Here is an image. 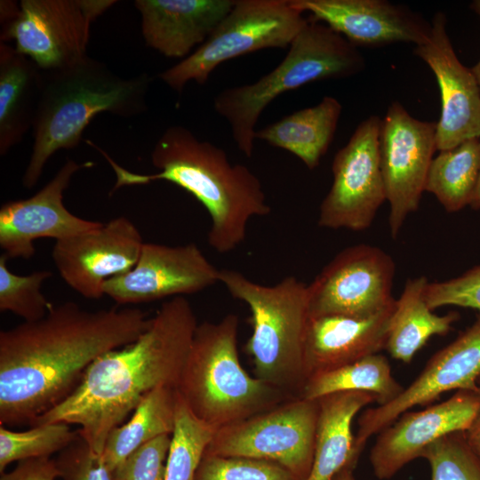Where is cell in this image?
Listing matches in <instances>:
<instances>
[{
    "label": "cell",
    "mask_w": 480,
    "mask_h": 480,
    "mask_svg": "<svg viewBox=\"0 0 480 480\" xmlns=\"http://www.w3.org/2000/svg\"><path fill=\"white\" fill-rule=\"evenodd\" d=\"M151 318L138 308L53 305L0 332V425L28 424L64 401L104 353L136 340Z\"/></svg>",
    "instance_id": "cell-1"
},
{
    "label": "cell",
    "mask_w": 480,
    "mask_h": 480,
    "mask_svg": "<svg viewBox=\"0 0 480 480\" xmlns=\"http://www.w3.org/2000/svg\"><path fill=\"white\" fill-rule=\"evenodd\" d=\"M197 324L184 296L165 301L136 340L99 356L77 388L29 426L78 425V435L101 454L111 430L152 390L177 388Z\"/></svg>",
    "instance_id": "cell-2"
},
{
    "label": "cell",
    "mask_w": 480,
    "mask_h": 480,
    "mask_svg": "<svg viewBox=\"0 0 480 480\" xmlns=\"http://www.w3.org/2000/svg\"><path fill=\"white\" fill-rule=\"evenodd\" d=\"M86 143L105 157L115 172L110 194L122 187L156 180L172 182L190 193L210 216L207 241L219 253L237 248L245 239L249 221L271 212L260 179L249 168L231 164L221 148L200 140L180 124L169 126L156 142L150 158L158 172L151 174L130 172L92 141Z\"/></svg>",
    "instance_id": "cell-3"
},
{
    "label": "cell",
    "mask_w": 480,
    "mask_h": 480,
    "mask_svg": "<svg viewBox=\"0 0 480 480\" xmlns=\"http://www.w3.org/2000/svg\"><path fill=\"white\" fill-rule=\"evenodd\" d=\"M44 82L33 124L34 143L22 185L40 180L50 157L76 148L84 129L100 113L133 117L147 111L152 78L147 73L124 78L88 56L68 67L43 71Z\"/></svg>",
    "instance_id": "cell-4"
},
{
    "label": "cell",
    "mask_w": 480,
    "mask_h": 480,
    "mask_svg": "<svg viewBox=\"0 0 480 480\" xmlns=\"http://www.w3.org/2000/svg\"><path fill=\"white\" fill-rule=\"evenodd\" d=\"M238 326L235 314L198 324L177 385L193 414L216 430L295 397L244 371Z\"/></svg>",
    "instance_id": "cell-5"
},
{
    "label": "cell",
    "mask_w": 480,
    "mask_h": 480,
    "mask_svg": "<svg viewBox=\"0 0 480 480\" xmlns=\"http://www.w3.org/2000/svg\"><path fill=\"white\" fill-rule=\"evenodd\" d=\"M288 48L270 72L252 84L226 88L213 100L215 112L227 121L237 148L247 157L253 153L260 115L278 96L309 83L356 75L365 65L356 46L309 19Z\"/></svg>",
    "instance_id": "cell-6"
},
{
    "label": "cell",
    "mask_w": 480,
    "mask_h": 480,
    "mask_svg": "<svg viewBox=\"0 0 480 480\" xmlns=\"http://www.w3.org/2000/svg\"><path fill=\"white\" fill-rule=\"evenodd\" d=\"M220 283L250 308L252 332L244 348L255 377L299 397L306 382L303 355L310 319L308 285L293 276L264 285L228 268L220 269Z\"/></svg>",
    "instance_id": "cell-7"
},
{
    "label": "cell",
    "mask_w": 480,
    "mask_h": 480,
    "mask_svg": "<svg viewBox=\"0 0 480 480\" xmlns=\"http://www.w3.org/2000/svg\"><path fill=\"white\" fill-rule=\"evenodd\" d=\"M308 21L290 0H235L208 39L158 77L178 92L190 81L204 84L225 61L263 49L289 47Z\"/></svg>",
    "instance_id": "cell-8"
},
{
    "label": "cell",
    "mask_w": 480,
    "mask_h": 480,
    "mask_svg": "<svg viewBox=\"0 0 480 480\" xmlns=\"http://www.w3.org/2000/svg\"><path fill=\"white\" fill-rule=\"evenodd\" d=\"M319 411L318 399H288L218 429L205 452L272 461L298 480H306L314 458Z\"/></svg>",
    "instance_id": "cell-9"
},
{
    "label": "cell",
    "mask_w": 480,
    "mask_h": 480,
    "mask_svg": "<svg viewBox=\"0 0 480 480\" xmlns=\"http://www.w3.org/2000/svg\"><path fill=\"white\" fill-rule=\"evenodd\" d=\"M115 0H22L17 19L1 30L0 42L15 48L43 71L60 69L87 56L91 23Z\"/></svg>",
    "instance_id": "cell-10"
},
{
    "label": "cell",
    "mask_w": 480,
    "mask_h": 480,
    "mask_svg": "<svg viewBox=\"0 0 480 480\" xmlns=\"http://www.w3.org/2000/svg\"><path fill=\"white\" fill-rule=\"evenodd\" d=\"M380 126L379 116L365 118L334 156L332 183L320 205V227L364 230L387 201L380 158Z\"/></svg>",
    "instance_id": "cell-11"
},
{
    "label": "cell",
    "mask_w": 480,
    "mask_h": 480,
    "mask_svg": "<svg viewBox=\"0 0 480 480\" xmlns=\"http://www.w3.org/2000/svg\"><path fill=\"white\" fill-rule=\"evenodd\" d=\"M394 276V260L380 248L347 247L308 285L309 316L376 315L396 302Z\"/></svg>",
    "instance_id": "cell-12"
},
{
    "label": "cell",
    "mask_w": 480,
    "mask_h": 480,
    "mask_svg": "<svg viewBox=\"0 0 480 480\" xmlns=\"http://www.w3.org/2000/svg\"><path fill=\"white\" fill-rule=\"evenodd\" d=\"M436 123L412 117L392 102L381 119L380 158L387 201L388 227L396 238L409 214L420 202L436 146Z\"/></svg>",
    "instance_id": "cell-13"
},
{
    "label": "cell",
    "mask_w": 480,
    "mask_h": 480,
    "mask_svg": "<svg viewBox=\"0 0 480 480\" xmlns=\"http://www.w3.org/2000/svg\"><path fill=\"white\" fill-rule=\"evenodd\" d=\"M480 313L452 343L428 361L417 378L392 401L367 409L358 420L354 453L359 459L367 441L417 405L428 404L452 390L480 391Z\"/></svg>",
    "instance_id": "cell-14"
},
{
    "label": "cell",
    "mask_w": 480,
    "mask_h": 480,
    "mask_svg": "<svg viewBox=\"0 0 480 480\" xmlns=\"http://www.w3.org/2000/svg\"><path fill=\"white\" fill-rule=\"evenodd\" d=\"M216 268L194 243H144L136 264L107 280L103 293L119 305L196 293L220 283Z\"/></svg>",
    "instance_id": "cell-15"
},
{
    "label": "cell",
    "mask_w": 480,
    "mask_h": 480,
    "mask_svg": "<svg viewBox=\"0 0 480 480\" xmlns=\"http://www.w3.org/2000/svg\"><path fill=\"white\" fill-rule=\"evenodd\" d=\"M144 244L127 217H116L98 228L55 241L52 261L63 281L86 299L101 298L104 283L129 271Z\"/></svg>",
    "instance_id": "cell-16"
},
{
    "label": "cell",
    "mask_w": 480,
    "mask_h": 480,
    "mask_svg": "<svg viewBox=\"0 0 480 480\" xmlns=\"http://www.w3.org/2000/svg\"><path fill=\"white\" fill-rule=\"evenodd\" d=\"M92 162L67 158L52 179L32 196L4 204L0 209V247L8 259L28 260L40 238L62 240L93 230L103 223L70 212L63 196L75 173L90 168Z\"/></svg>",
    "instance_id": "cell-17"
},
{
    "label": "cell",
    "mask_w": 480,
    "mask_h": 480,
    "mask_svg": "<svg viewBox=\"0 0 480 480\" xmlns=\"http://www.w3.org/2000/svg\"><path fill=\"white\" fill-rule=\"evenodd\" d=\"M480 411V391L459 390L447 400L419 412H405L382 429L370 452L375 476H394L438 439L466 432Z\"/></svg>",
    "instance_id": "cell-18"
},
{
    "label": "cell",
    "mask_w": 480,
    "mask_h": 480,
    "mask_svg": "<svg viewBox=\"0 0 480 480\" xmlns=\"http://www.w3.org/2000/svg\"><path fill=\"white\" fill-rule=\"evenodd\" d=\"M427 39L413 52L431 68L441 94L436 123V150L455 148L480 138V89L471 69L458 59L446 30L445 15L436 12Z\"/></svg>",
    "instance_id": "cell-19"
},
{
    "label": "cell",
    "mask_w": 480,
    "mask_h": 480,
    "mask_svg": "<svg viewBox=\"0 0 480 480\" xmlns=\"http://www.w3.org/2000/svg\"><path fill=\"white\" fill-rule=\"evenodd\" d=\"M309 20L322 22L355 46H415L429 35L431 23L405 5L386 0H290Z\"/></svg>",
    "instance_id": "cell-20"
},
{
    "label": "cell",
    "mask_w": 480,
    "mask_h": 480,
    "mask_svg": "<svg viewBox=\"0 0 480 480\" xmlns=\"http://www.w3.org/2000/svg\"><path fill=\"white\" fill-rule=\"evenodd\" d=\"M395 307L396 302L367 317H311L304 344L306 381L316 374L335 370L386 348Z\"/></svg>",
    "instance_id": "cell-21"
},
{
    "label": "cell",
    "mask_w": 480,
    "mask_h": 480,
    "mask_svg": "<svg viewBox=\"0 0 480 480\" xmlns=\"http://www.w3.org/2000/svg\"><path fill=\"white\" fill-rule=\"evenodd\" d=\"M235 0H136L146 44L169 58L185 59L213 33Z\"/></svg>",
    "instance_id": "cell-22"
},
{
    "label": "cell",
    "mask_w": 480,
    "mask_h": 480,
    "mask_svg": "<svg viewBox=\"0 0 480 480\" xmlns=\"http://www.w3.org/2000/svg\"><path fill=\"white\" fill-rule=\"evenodd\" d=\"M43 82V70L31 59L0 42L1 156L33 127Z\"/></svg>",
    "instance_id": "cell-23"
},
{
    "label": "cell",
    "mask_w": 480,
    "mask_h": 480,
    "mask_svg": "<svg viewBox=\"0 0 480 480\" xmlns=\"http://www.w3.org/2000/svg\"><path fill=\"white\" fill-rule=\"evenodd\" d=\"M318 400L314 458L306 480H332L346 466L356 467L353 419L364 407L376 403V398L366 392L345 391Z\"/></svg>",
    "instance_id": "cell-24"
},
{
    "label": "cell",
    "mask_w": 480,
    "mask_h": 480,
    "mask_svg": "<svg viewBox=\"0 0 480 480\" xmlns=\"http://www.w3.org/2000/svg\"><path fill=\"white\" fill-rule=\"evenodd\" d=\"M341 111L342 106L336 98L324 96L314 107L297 110L256 130L255 140L292 153L313 170L333 140Z\"/></svg>",
    "instance_id": "cell-25"
},
{
    "label": "cell",
    "mask_w": 480,
    "mask_h": 480,
    "mask_svg": "<svg viewBox=\"0 0 480 480\" xmlns=\"http://www.w3.org/2000/svg\"><path fill=\"white\" fill-rule=\"evenodd\" d=\"M428 278L409 279L390 318L386 349L390 356L409 364L415 354L435 335L449 332L460 316L455 312L439 316L425 300Z\"/></svg>",
    "instance_id": "cell-26"
},
{
    "label": "cell",
    "mask_w": 480,
    "mask_h": 480,
    "mask_svg": "<svg viewBox=\"0 0 480 480\" xmlns=\"http://www.w3.org/2000/svg\"><path fill=\"white\" fill-rule=\"evenodd\" d=\"M176 402V388H156L140 402L128 420L111 430L101 453L111 472L145 444L172 434Z\"/></svg>",
    "instance_id": "cell-27"
},
{
    "label": "cell",
    "mask_w": 480,
    "mask_h": 480,
    "mask_svg": "<svg viewBox=\"0 0 480 480\" xmlns=\"http://www.w3.org/2000/svg\"><path fill=\"white\" fill-rule=\"evenodd\" d=\"M403 389L392 375L388 358L377 353L308 378L299 397L316 400L338 392L358 391L373 395L377 405H383Z\"/></svg>",
    "instance_id": "cell-28"
},
{
    "label": "cell",
    "mask_w": 480,
    "mask_h": 480,
    "mask_svg": "<svg viewBox=\"0 0 480 480\" xmlns=\"http://www.w3.org/2000/svg\"><path fill=\"white\" fill-rule=\"evenodd\" d=\"M480 171V138L441 150L433 158L425 191L433 194L448 212L470 205Z\"/></svg>",
    "instance_id": "cell-29"
},
{
    "label": "cell",
    "mask_w": 480,
    "mask_h": 480,
    "mask_svg": "<svg viewBox=\"0 0 480 480\" xmlns=\"http://www.w3.org/2000/svg\"><path fill=\"white\" fill-rule=\"evenodd\" d=\"M216 431L193 414L177 391L165 480H195L201 460Z\"/></svg>",
    "instance_id": "cell-30"
},
{
    "label": "cell",
    "mask_w": 480,
    "mask_h": 480,
    "mask_svg": "<svg viewBox=\"0 0 480 480\" xmlns=\"http://www.w3.org/2000/svg\"><path fill=\"white\" fill-rule=\"evenodd\" d=\"M77 436V429L74 431L69 424L62 422L40 424L24 431L0 425V471L3 473L14 461L50 457Z\"/></svg>",
    "instance_id": "cell-31"
},
{
    "label": "cell",
    "mask_w": 480,
    "mask_h": 480,
    "mask_svg": "<svg viewBox=\"0 0 480 480\" xmlns=\"http://www.w3.org/2000/svg\"><path fill=\"white\" fill-rule=\"evenodd\" d=\"M8 258L0 257V310L11 312L26 322L43 318L53 306L42 292L43 284L52 274L48 270L19 275L7 266Z\"/></svg>",
    "instance_id": "cell-32"
},
{
    "label": "cell",
    "mask_w": 480,
    "mask_h": 480,
    "mask_svg": "<svg viewBox=\"0 0 480 480\" xmlns=\"http://www.w3.org/2000/svg\"><path fill=\"white\" fill-rule=\"evenodd\" d=\"M421 458L431 468V480H480V459L465 432L449 434L427 447Z\"/></svg>",
    "instance_id": "cell-33"
},
{
    "label": "cell",
    "mask_w": 480,
    "mask_h": 480,
    "mask_svg": "<svg viewBox=\"0 0 480 480\" xmlns=\"http://www.w3.org/2000/svg\"><path fill=\"white\" fill-rule=\"evenodd\" d=\"M195 480H298L281 465L264 460L223 457L204 452Z\"/></svg>",
    "instance_id": "cell-34"
},
{
    "label": "cell",
    "mask_w": 480,
    "mask_h": 480,
    "mask_svg": "<svg viewBox=\"0 0 480 480\" xmlns=\"http://www.w3.org/2000/svg\"><path fill=\"white\" fill-rule=\"evenodd\" d=\"M172 435L145 444L113 471V480H165L166 460Z\"/></svg>",
    "instance_id": "cell-35"
},
{
    "label": "cell",
    "mask_w": 480,
    "mask_h": 480,
    "mask_svg": "<svg viewBox=\"0 0 480 480\" xmlns=\"http://www.w3.org/2000/svg\"><path fill=\"white\" fill-rule=\"evenodd\" d=\"M425 300L432 310L456 306L480 311V266L449 280L428 282Z\"/></svg>",
    "instance_id": "cell-36"
},
{
    "label": "cell",
    "mask_w": 480,
    "mask_h": 480,
    "mask_svg": "<svg viewBox=\"0 0 480 480\" xmlns=\"http://www.w3.org/2000/svg\"><path fill=\"white\" fill-rule=\"evenodd\" d=\"M56 462L64 480H113L101 454L94 452L79 435L60 452Z\"/></svg>",
    "instance_id": "cell-37"
},
{
    "label": "cell",
    "mask_w": 480,
    "mask_h": 480,
    "mask_svg": "<svg viewBox=\"0 0 480 480\" xmlns=\"http://www.w3.org/2000/svg\"><path fill=\"white\" fill-rule=\"evenodd\" d=\"M61 476L56 460L50 457L24 460L10 472H3L0 480H55Z\"/></svg>",
    "instance_id": "cell-38"
},
{
    "label": "cell",
    "mask_w": 480,
    "mask_h": 480,
    "mask_svg": "<svg viewBox=\"0 0 480 480\" xmlns=\"http://www.w3.org/2000/svg\"><path fill=\"white\" fill-rule=\"evenodd\" d=\"M1 30L10 26L19 16L20 5L15 1L0 2Z\"/></svg>",
    "instance_id": "cell-39"
},
{
    "label": "cell",
    "mask_w": 480,
    "mask_h": 480,
    "mask_svg": "<svg viewBox=\"0 0 480 480\" xmlns=\"http://www.w3.org/2000/svg\"><path fill=\"white\" fill-rule=\"evenodd\" d=\"M465 435L468 444L480 459V411Z\"/></svg>",
    "instance_id": "cell-40"
},
{
    "label": "cell",
    "mask_w": 480,
    "mask_h": 480,
    "mask_svg": "<svg viewBox=\"0 0 480 480\" xmlns=\"http://www.w3.org/2000/svg\"><path fill=\"white\" fill-rule=\"evenodd\" d=\"M471 8L475 11L480 17V0L473 2ZM472 73L474 74L476 82L480 89V60L479 61L471 68Z\"/></svg>",
    "instance_id": "cell-41"
},
{
    "label": "cell",
    "mask_w": 480,
    "mask_h": 480,
    "mask_svg": "<svg viewBox=\"0 0 480 480\" xmlns=\"http://www.w3.org/2000/svg\"><path fill=\"white\" fill-rule=\"evenodd\" d=\"M355 467L346 466L332 480H356L353 476Z\"/></svg>",
    "instance_id": "cell-42"
},
{
    "label": "cell",
    "mask_w": 480,
    "mask_h": 480,
    "mask_svg": "<svg viewBox=\"0 0 480 480\" xmlns=\"http://www.w3.org/2000/svg\"><path fill=\"white\" fill-rule=\"evenodd\" d=\"M470 206L475 210L480 209V171H479V176H478L476 187L475 188L472 200L470 203Z\"/></svg>",
    "instance_id": "cell-43"
},
{
    "label": "cell",
    "mask_w": 480,
    "mask_h": 480,
    "mask_svg": "<svg viewBox=\"0 0 480 480\" xmlns=\"http://www.w3.org/2000/svg\"><path fill=\"white\" fill-rule=\"evenodd\" d=\"M477 385H478L479 388H480V376H479L478 380H477Z\"/></svg>",
    "instance_id": "cell-44"
}]
</instances>
